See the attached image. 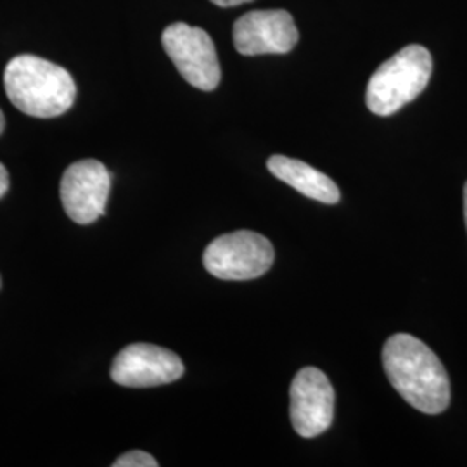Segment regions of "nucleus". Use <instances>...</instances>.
<instances>
[{
    "mask_svg": "<svg viewBox=\"0 0 467 467\" xmlns=\"http://www.w3.org/2000/svg\"><path fill=\"white\" fill-rule=\"evenodd\" d=\"M289 397L291 424L300 436L316 438L331 428L336 397L333 384L320 368H301L291 383Z\"/></svg>",
    "mask_w": 467,
    "mask_h": 467,
    "instance_id": "0eeeda50",
    "label": "nucleus"
},
{
    "mask_svg": "<svg viewBox=\"0 0 467 467\" xmlns=\"http://www.w3.org/2000/svg\"><path fill=\"white\" fill-rule=\"evenodd\" d=\"M212 2L220 7H234V5H241V4H246L251 0H212Z\"/></svg>",
    "mask_w": 467,
    "mask_h": 467,
    "instance_id": "ddd939ff",
    "label": "nucleus"
},
{
    "mask_svg": "<svg viewBox=\"0 0 467 467\" xmlns=\"http://www.w3.org/2000/svg\"><path fill=\"white\" fill-rule=\"evenodd\" d=\"M9 185H11V181H9V171H7V168L4 167V165L0 163V200L7 194Z\"/></svg>",
    "mask_w": 467,
    "mask_h": 467,
    "instance_id": "f8f14e48",
    "label": "nucleus"
},
{
    "mask_svg": "<svg viewBox=\"0 0 467 467\" xmlns=\"http://www.w3.org/2000/svg\"><path fill=\"white\" fill-rule=\"evenodd\" d=\"M4 129H5V118H4V113L0 111V135L4 132Z\"/></svg>",
    "mask_w": 467,
    "mask_h": 467,
    "instance_id": "4468645a",
    "label": "nucleus"
},
{
    "mask_svg": "<svg viewBox=\"0 0 467 467\" xmlns=\"http://www.w3.org/2000/svg\"><path fill=\"white\" fill-rule=\"evenodd\" d=\"M383 366L389 383L419 412L436 416L449 409V374L434 351L418 337L391 336L384 343Z\"/></svg>",
    "mask_w": 467,
    "mask_h": 467,
    "instance_id": "f257e3e1",
    "label": "nucleus"
},
{
    "mask_svg": "<svg viewBox=\"0 0 467 467\" xmlns=\"http://www.w3.org/2000/svg\"><path fill=\"white\" fill-rule=\"evenodd\" d=\"M4 87L9 100L28 117H61L77 99V85L67 69L32 54L7 63Z\"/></svg>",
    "mask_w": 467,
    "mask_h": 467,
    "instance_id": "f03ea898",
    "label": "nucleus"
},
{
    "mask_svg": "<svg viewBox=\"0 0 467 467\" xmlns=\"http://www.w3.org/2000/svg\"><path fill=\"white\" fill-rule=\"evenodd\" d=\"M268 170L274 177L283 181L293 189H296L303 196L310 200L320 201L326 204H336L341 200V192L333 179L314 167L306 165L300 160H293L287 156H270L267 161Z\"/></svg>",
    "mask_w": 467,
    "mask_h": 467,
    "instance_id": "9d476101",
    "label": "nucleus"
},
{
    "mask_svg": "<svg viewBox=\"0 0 467 467\" xmlns=\"http://www.w3.org/2000/svg\"><path fill=\"white\" fill-rule=\"evenodd\" d=\"M184 370L181 357L173 351L150 343H134L115 357L111 379L127 388H154L181 379Z\"/></svg>",
    "mask_w": 467,
    "mask_h": 467,
    "instance_id": "6e6552de",
    "label": "nucleus"
},
{
    "mask_svg": "<svg viewBox=\"0 0 467 467\" xmlns=\"http://www.w3.org/2000/svg\"><path fill=\"white\" fill-rule=\"evenodd\" d=\"M433 57L418 44L399 50L374 71L366 92V104L378 117L395 115L430 84Z\"/></svg>",
    "mask_w": 467,
    "mask_h": 467,
    "instance_id": "7ed1b4c3",
    "label": "nucleus"
},
{
    "mask_svg": "<svg viewBox=\"0 0 467 467\" xmlns=\"http://www.w3.org/2000/svg\"><path fill=\"white\" fill-rule=\"evenodd\" d=\"M161 42L187 84L204 92L217 88L222 78L217 49L212 36L202 28L173 23L165 28Z\"/></svg>",
    "mask_w": 467,
    "mask_h": 467,
    "instance_id": "39448f33",
    "label": "nucleus"
},
{
    "mask_svg": "<svg viewBox=\"0 0 467 467\" xmlns=\"http://www.w3.org/2000/svg\"><path fill=\"white\" fill-rule=\"evenodd\" d=\"M464 217H466V227H467V182L464 187Z\"/></svg>",
    "mask_w": 467,
    "mask_h": 467,
    "instance_id": "2eb2a0df",
    "label": "nucleus"
},
{
    "mask_svg": "<svg viewBox=\"0 0 467 467\" xmlns=\"http://www.w3.org/2000/svg\"><path fill=\"white\" fill-rule=\"evenodd\" d=\"M0 287H2V279H0Z\"/></svg>",
    "mask_w": 467,
    "mask_h": 467,
    "instance_id": "dca6fc26",
    "label": "nucleus"
},
{
    "mask_svg": "<svg viewBox=\"0 0 467 467\" xmlns=\"http://www.w3.org/2000/svg\"><path fill=\"white\" fill-rule=\"evenodd\" d=\"M234 47L243 56L285 54L298 44L295 19L283 9L251 11L234 25Z\"/></svg>",
    "mask_w": 467,
    "mask_h": 467,
    "instance_id": "1a4fd4ad",
    "label": "nucleus"
},
{
    "mask_svg": "<svg viewBox=\"0 0 467 467\" xmlns=\"http://www.w3.org/2000/svg\"><path fill=\"white\" fill-rule=\"evenodd\" d=\"M113 467H158V461L148 451H132L119 455Z\"/></svg>",
    "mask_w": 467,
    "mask_h": 467,
    "instance_id": "9b49d317",
    "label": "nucleus"
},
{
    "mask_svg": "<svg viewBox=\"0 0 467 467\" xmlns=\"http://www.w3.org/2000/svg\"><path fill=\"white\" fill-rule=\"evenodd\" d=\"M275 258L272 243L251 231L220 235L202 254L204 268L222 281H251L270 270Z\"/></svg>",
    "mask_w": 467,
    "mask_h": 467,
    "instance_id": "20e7f679",
    "label": "nucleus"
},
{
    "mask_svg": "<svg viewBox=\"0 0 467 467\" xmlns=\"http://www.w3.org/2000/svg\"><path fill=\"white\" fill-rule=\"evenodd\" d=\"M111 173L98 160H80L61 179V201L67 217L78 225L98 222L106 213Z\"/></svg>",
    "mask_w": 467,
    "mask_h": 467,
    "instance_id": "423d86ee",
    "label": "nucleus"
}]
</instances>
